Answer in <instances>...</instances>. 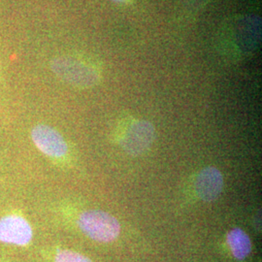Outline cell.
Returning <instances> with one entry per match:
<instances>
[{
	"mask_svg": "<svg viewBox=\"0 0 262 262\" xmlns=\"http://www.w3.org/2000/svg\"><path fill=\"white\" fill-rule=\"evenodd\" d=\"M261 42V18L249 14L235 17L225 24L217 38V46L224 56L244 58L257 51Z\"/></svg>",
	"mask_w": 262,
	"mask_h": 262,
	"instance_id": "cell-1",
	"label": "cell"
},
{
	"mask_svg": "<svg viewBox=\"0 0 262 262\" xmlns=\"http://www.w3.org/2000/svg\"><path fill=\"white\" fill-rule=\"evenodd\" d=\"M51 68L59 79L77 88H92L100 81V72L96 66L81 56H56L51 62Z\"/></svg>",
	"mask_w": 262,
	"mask_h": 262,
	"instance_id": "cell-2",
	"label": "cell"
},
{
	"mask_svg": "<svg viewBox=\"0 0 262 262\" xmlns=\"http://www.w3.org/2000/svg\"><path fill=\"white\" fill-rule=\"evenodd\" d=\"M80 229L96 242L109 243L121 232V225L114 216L100 210L85 211L78 220Z\"/></svg>",
	"mask_w": 262,
	"mask_h": 262,
	"instance_id": "cell-3",
	"label": "cell"
},
{
	"mask_svg": "<svg viewBox=\"0 0 262 262\" xmlns=\"http://www.w3.org/2000/svg\"><path fill=\"white\" fill-rule=\"evenodd\" d=\"M31 138L39 150L51 158H62L68 146L60 133L46 124H38L31 131Z\"/></svg>",
	"mask_w": 262,
	"mask_h": 262,
	"instance_id": "cell-4",
	"label": "cell"
},
{
	"mask_svg": "<svg viewBox=\"0 0 262 262\" xmlns=\"http://www.w3.org/2000/svg\"><path fill=\"white\" fill-rule=\"evenodd\" d=\"M32 239V228L28 221L18 215L0 219V241L17 246L28 245Z\"/></svg>",
	"mask_w": 262,
	"mask_h": 262,
	"instance_id": "cell-5",
	"label": "cell"
},
{
	"mask_svg": "<svg viewBox=\"0 0 262 262\" xmlns=\"http://www.w3.org/2000/svg\"><path fill=\"white\" fill-rule=\"evenodd\" d=\"M155 135V129L150 122L135 121L126 128L122 138V146L132 155H139L148 150Z\"/></svg>",
	"mask_w": 262,
	"mask_h": 262,
	"instance_id": "cell-6",
	"label": "cell"
},
{
	"mask_svg": "<svg viewBox=\"0 0 262 262\" xmlns=\"http://www.w3.org/2000/svg\"><path fill=\"white\" fill-rule=\"evenodd\" d=\"M223 187L224 178L222 173L212 166L203 169L195 181L197 195L205 202H212L220 196Z\"/></svg>",
	"mask_w": 262,
	"mask_h": 262,
	"instance_id": "cell-7",
	"label": "cell"
},
{
	"mask_svg": "<svg viewBox=\"0 0 262 262\" xmlns=\"http://www.w3.org/2000/svg\"><path fill=\"white\" fill-rule=\"evenodd\" d=\"M227 243L236 259L243 260L252 251V242L243 229L234 228L227 234Z\"/></svg>",
	"mask_w": 262,
	"mask_h": 262,
	"instance_id": "cell-8",
	"label": "cell"
},
{
	"mask_svg": "<svg viewBox=\"0 0 262 262\" xmlns=\"http://www.w3.org/2000/svg\"><path fill=\"white\" fill-rule=\"evenodd\" d=\"M209 0H181V6L187 16H194L207 5Z\"/></svg>",
	"mask_w": 262,
	"mask_h": 262,
	"instance_id": "cell-9",
	"label": "cell"
},
{
	"mask_svg": "<svg viewBox=\"0 0 262 262\" xmlns=\"http://www.w3.org/2000/svg\"><path fill=\"white\" fill-rule=\"evenodd\" d=\"M55 262H92L91 259L81 253L72 251H61L56 254Z\"/></svg>",
	"mask_w": 262,
	"mask_h": 262,
	"instance_id": "cell-10",
	"label": "cell"
},
{
	"mask_svg": "<svg viewBox=\"0 0 262 262\" xmlns=\"http://www.w3.org/2000/svg\"><path fill=\"white\" fill-rule=\"evenodd\" d=\"M110 1H112L113 3L118 5H129L133 2V0H110Z\"/></svg>",
	"mask_w": 262,
	"mask_h": 262,
	"instance_id": "cell-11",
	"label": "cell"
}]
</instances>
